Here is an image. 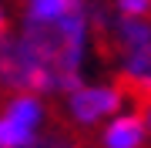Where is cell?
I'll list each match as a JSON object with an SVG mask.
<instances>
[{"instance_id":"1","label":"cell","mask_w":151,"mask_h":148,"mask_svg":"<svg viewBox=\"0 0 151 148\" xmlns=\"http://www.w3.org/2000/svg\"><path fill=\"white\" fill-rule=\"evenodd\" d=\"M91 10L57 24L24 20L20 34L0 37V88L30 94H67L81 84V67L91 47Z\"/></svg>"},{"instance_id":"2","label":"cell","mask_w":151,"mask_h":148,"mask_svg":"<svg viewBox=\"0 0 151 148\" xmlns=\"http://www.w3.org/2000/svg\"><path fill=\"white\" fill-rule=\"evenodd\" d=\"M44 121H47V108H44L40 94L30 91H14V98L0 111V148H27L37 142Z\"/></svg>"},{"instance_id":"3","label":"cell","mask_w":151,"mask_h":148,"mask_svg":"<svg viewBox=\"0 0 151 148\" xmlns=\"http://www.w3.org/2000/svg\"><path fill=\"white\" fill-rule=\"evenodd\" d=\"M121 108H124L121 84H77V88L67 91V115L77 128L104 125Z\"/></svg>"},{"instance_id":"4","label":"cell","mask_w":151,"mask_h":148,"mask_svg":"<svg viewBox=\"0 0 151 148\" xmlns=\"http://www.w3.org/2000/svg\"><path fill=\"white\" fill-rule=\"evenodd\" d=\"M148 128L141 115H111L104 121V131H101V148H145Z\"/></svg>"},{"instance_id":"5","label":"cell","mask_w":151,"mask_h":148,"mask_svg":"<svg viewBox=\"0 0 151 148\" xmlns=\"http://www.w3.org/2000/svg\"><path fill=\"white\" fill-rule=\"evenodd\" d=\"M118 74H121L124 88L151 98V44L138 47V51H124L118 61Z\"/></svg>"},{"instance_id":"6","label":"cell","mask_w":151,"mask_h":148,"mask_svg":"<svg viewBox=\"0 0 151 148\" xmlns=\"http://www.w3.org/2000/svg\"><path fill=\"white\" fill-rule=\"evenodd\" d=\"M108 37L111 44L118 47V54H124V51H138L151 44V24L145 20V17H114V20L108 24Z\"/></svg>"},{"instance_id":"7","label":"cell","mask_w":151,"mask_h":148,"mask_svg":"<svg viewBox=\"0 0 151 148\" xmlns=\"http://www.w3.org/2000/svg\"><path fill=\"white\" fill-rule=\"evenodd\" d=\"M81 10H91L87 0H24V20L34 24H57Z\"/></svg>"},{"instance_id":"8","label":"cell","mask_w":151,"mask_h":148,"mask_svg":"<svg viewBox=\"0 0 151 148\" xmlns=\"http://www.w3.org/2000/svg\"><path fill=\"white\" fill-rule=\"evenodd\" d=\"M114 10L121 17H145V20H151V0H114Z\"/></svg>"},{"instance_id":"9","label":"cell","mask_w":151,"mask_h":148,"mask_svg":"<svg viewBox=\"0 0 151 148\" xmlns=\"http://www.w3.org/2000/svg\"><path fill=\"white\" fill-rule=\"evenodd\" d=\"M27 148H81V145H77L70 135H44V131H40L37 142L27 145Z\"/></svg>"},{"instance_id":"10","label":"cell","mask_w":151,"mask_h":148,"mask_svg":"<svg viewBox=\"0 0 151 148\" xmlns=\"http://www.w3.org/2000/svg\"><path fill=\"white\" fill-rule=\"evenodd\" d=\"M141 118H145V128H148V135H151V98H148V108H145Z\"/></svg>"},{"instance_id":"11","label":"cell","mask_w":151,"mask_h":148,"mask_svg":"<svg viewBox=\"0 0 151 148\" xmlns=\"http://www.w3.org/2000/svg\"><path fill=\"white\" fill-rule=\"evenodd\" d=\"M7 34V14H4V7H0V37Z\"/></svg>"}]
</instances>
